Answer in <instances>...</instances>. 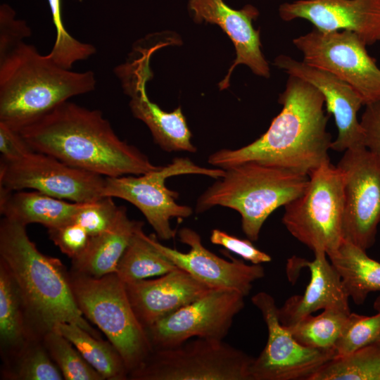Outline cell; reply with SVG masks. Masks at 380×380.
<instances>
[{
  "label": "cell",
  "mask_w": 380,
  "mask_h": 380,
  "mask_svg": "<svg viewBox=\"0 0 380 380\" xmlns=\"http://www.w3.org/2000/svg\"><path fill=\"white\" fill-rule=\"evenodd\" d=\"M278 101L282 109L260 137L239 149L217 151L209 156L208 163L226 170L255 161L309 175L330 162L329 115L324 113V99L319 89L289 75Z\"/></svg>",
  "instance_id": "cell-1"
},
{
  "label": "cell",
  "mask_w": 380,
  "mask_h": 380,
  "mask_svg": "<svg viewBox=\"0 0 380 380\" xmlns=\"http://www.w3.org/2000/svg\"><path fill=\"white\" fill-rule=\"evenodd\" d=\"M18 131L34 151L106 177L140 175L160 167L121 140L99 110L68 101Z\"/></svg>",
  "instance_id": "cell-2"
},
{
  "label": "cell",
  "mask_w": 380,
  "mask_h": 380,
  "mask_svg": "<svg viewBox=\"0 0 380 380\" xmlns=\"http://www.w3.org/2000/svg\"><path fill=\"white\" fill-rule=\"evenodd\" d=\"M0 262L13 277L42 335L57 323L67 322L101 338L78 308L69 272L61 261L40 252L30 239L26 226L6 217L0 222Z\"/></svg>",
  "instance_id": "cell-3"
},
{
  "label": "cell",
  "mask_w": 380,
  "mask_h": 380,
  "mask_svg": "<svg viewBox=\"0 0 380 380\" xmlns=\"http://www.w3.org/2000/svg\"><path fill=\"white\" fill-rule=\"evenodd\" d=\"M96 83L93 71L62 68L22 42L0 57V122L18 131Z\"/></svg>",
  "instance_id": "cell-4"
},
{
  "label": "cell",
  "mask_w": 380,
  "mask_h": 380,
  "mask_svg": "<svg viewBox=\"0 0 380 380\" xmlns=\"http://www.w3.org/2000/svg\"><path fill=\"white\" fill-rule=\"evenodd\" d=\"M224 170V176L199 196L196 211L201 213L217 205L236 210L242 230L251 241L258 239L267 217L300 196L309 181L308 175L255 161Z\"/></svg>",
  "instance_id": "cell-5"
},
{
  "label": "cell",
  "mask_w": 380,
  "mask_h": 380,
  "mask_svg": "<svg viewBox=\"0 0 380 380\" xmlns=\"http://www.w3.org/2000/svg\"><path fill=\"white\" fill-rule=\"evenodd\" d=\"M69 279L78 308L118 350L130 374L153 348L132 310L125 284L116 273L94 277L72 270Z\"/></svg>",
  "instance_id": "cell-6"
},
{
  "label": "cell",
  "mask_w": 380,
  "mask_h": 380,
  "mask_svg": "<svg viewBox=\"0 0 380 380\" xmlns=\"http://www.w3.org/2000/svg\"><path fill=\"white\" fill-rule=\"evenodd\" d=\"M308 175L304 192L284 206L282 222L293 237L313 253L329 255L343 239V176L330 162Z\"/></svg>",
  "instance_id": "cell-7"
},
{
  "label": "cell",
  "mask_w": 380,
  "mask_h": 380,
  "mask_svg": "<svg viewBox=\"0 0 380 380\" xmlns=\"http://www.w3.org/2000/svg\"><path fill=\"white\" fill-rule=\"evenodd\" d=\"M254 358L223 342L196 338L153 349L129 374L133 380H251Z\"/></svg>",
  "instance_id": "cell-8"
},
{
  "label": "cell",
  "mask_w": 380,
  "mask_h": 380,
  "mask_svg": "<svg viewBox=\"0 0 380 380\" xmlns=\"http://www.w3.org/2000/svg\"><path fill=\"white\" fill-rule=\"evenodd\" d=\"M225 170L205 168L186 158H177L166 166L140 175H124L106 177L103 196L119 198L136 206L153 227L157 236L163 240L174 238L176 231L170 226L172 217L186 218L191 215L192 208L178 204V193L165 186L168 177L196 174L220 179Z\"/></svg>",
  "instance_id": "cell-9"
},
{
  "label": "cell",
  "mask_w": 380,
  "mask_h": 380,
  "mask_svg": "<svg viewBox=\"0 0 380 380\" xmlns=\"http://www.w3.org/2000/svg\"><path fill=\"white\" fill-rule=\"evenodd\" d=\"M292 42L302 53L303 62L348 84L364 106L380 101V68L368 53L367 45L354 32L313 28Z\"/></svg>",
  "instance_id": "cell-10"
},
{
  "label": "cell",
  "mask_w": 380,
  "mask_h": 380,
  "mask_svg": "<svg viewBox=\"0 0 380 380\" xmlns=\"http://www.w3.org/2000/svg\"><path fill=\"white\" fill-rule=\"evenodd\" d=\"M105 178L37 151L17 160L0 162V187L34 190L75 203H91L104 197Z\"/></svg>",
  "instance_id": "cell-11"
},
{
  "label": "cell",
  "mask_w": 380,
  "mask_h": 380,
  "mask_svg": "<svg viewBox=\"0 0 380 380\" xmlns=\"http://www.w3.org/2000/svg\"><path fill=\"white\" fill-rule=\"evenodd\" d=\"M343 176V237L367 251L380 223V153L347 149L336 165Z\"/></svg>",
  "instance_id": "cell-12"
},
{
  "label": "cell",
  "mask_w": 380,
  "mask_h": 380,
  "mask_svg": "<svg viewBox=\"0 0 380 380\" xmlns=\"http://www.w3.org/2000/svg\"><path fill=\"white\" fill-rule=\"evenodd\" d=\"M267 329V341L251 367V380H310L334 357V350L305 346L281 324L274 298L259 292L251 298Z\"/></svg>",
  "instance_id": "cell-13"
},
{
  "label": "cell",
  "mask_w": 380,
  "mask_h": 380,
  "mask_svg": "<svg viewBox=\"0 0 380 380\" xmlns=\"http://www.w3.org/2000/svg\"><path fill=\"white\" fill-rule=\"evenodd\" d=\"M244 297L234 290L210 289L146 329L153 348L175 347L191 338L223 340L244 307Z\"/></svg>",
  "instance_id": "cell-14"
},
{
  "label": "cell",
  "mask_w": 380,
  "mask_h": 380,
  "mask_svg": "<svg viewBox=\"0 0 380 380\" xmlns=\"http://www.w3.org/2000/svg\"><path fill=\"white\" fill-rule=\"evenodd\" d=\"M178 235L180 241L190 247L187 253L164 246L156 236L147 235V239L178 268L210 289L234 290L246 296L253 288V283L265 276L261 265H247L224 251L230 258V260H225L210 251L203 245L201 236L190 228L181 229Z\"/></svg>",
  "instance_id": "cell-15"
},
{
  "label": "cell",
  "mask_w": 380,
  "mask_h": 380,
  "mask_svg": "<svg viewBox=\"0 0 380 380\" xmlns=\"http://www.w3.org/2000/svg\"><path fill=\"white\" fill-rule=\"evenodd\" d=\"M156 46L142 50L141 56L118 66L115 73L130 98L129 106L134 116L150 129L154 141L165 151L195 153L191 133L181 108L172 112L162 110L152 102L146 92V83L152 76L149 61Z\"/></svg>",
  "instance_id": "cell-16"
},
{
  "label": "cell",
  "mask_w": 380,
  "mask_h": 380,
  "mask_svg": "<svg viewBox=\"0 0 380 380\" xmlns=\"http://www.w3.org/2000/svg\"><path fill=\"white\" fill-rule=\"evenodd\" d=\"M274 65L289 75L301 78L322 94L327 113L334 116L337 137L332 141L331 149L344 152L347 149L364 146V132L357 119V112L364 106L360 95L346 82L333 74L303 61L280 55Z\"/></svg>",
  "instance_id": "cell-17"
},
{
  "label": "cell",
  "mask_w": 380,
  "mask_h": 380,
  "mask_svg": "<svg viewBox=\"0 0 380 380\" xmlns=\"http://www.w3.org/2000/svg\"><path fill=\"white\" fill-rule=\"evenodd\" d=\"M284 21L303 19L322 32L348 30L367 46L380 42V0H296L281 4Z\"/></svg>",
  "instance_id": "cell-18"
},
{
  "label": "cell",
  "mask_w": 380,
  "mask_h": 380,
  "mask_svg": "<svg viewBox=\"0 0 380 380\" xmlns=\"http://www.w3.org/2000/svg\"><path fill=\"white\" fill-rule=\"evenodd\" d=\"M189 9L194 21L217 25L234 45L236 57L228 74L219 84L220 89L229 87L231 73L239 64L247 65L258 76L270 77V67L260 49V31L253 26V21L259 15L255 6L247 4L235 10L223 0H189Z\"/></svg>",
  "instance_id": "cell-19"
},
{
  "label": "cell",
  "mask_w": 380,
  "mask_h": 380,
  "mask_svg": "<svg viewBox=\"0 0 380 380\" xmlns=\"http://www.w3.org/2000/svg\"><path fill=\"white\" fill-rule=\"evenodd\" d=\"M125 289L132 310L145 329L210 289L179 268L155 279L125 284Z\"/></svg>",
  "instance_id": "cell-20"
},
{
  "label": "cell",
  "mask_w": 380,
  "mask_h": 380,
  "mask_svg": "<svg viewBox=\"0 0 380 380\" xmlns=\"http://www.w3.org/2000/svg\"><path fill=\"white\" fill-rule=\"evenodd\" d=\"M298 267L309 269L310 281L303 295L290 297L281 308H278V317L282 325L291 326L319 310L350 312V298L341 278L324 252H314L312 261L296 257L288 260L287 271Z\"/></svg>",
  "instance_id": "cell-21"
},
{
  "label": "cell",
  "mask_w": 380,
  "mask_h": 380,
  "mask_svg": "<svg viewBox=\"0 0 380 380\" xmlns=\"http://www.w3.org/2000/svg\"><path fill=\"white\" fill-rule=\"evenodd\" d=\"M84 203L66 201L34 190L10 191L0 187L3 217L25 226L37 223L49 229L72 222Z\"/></svg>",
  "instance_id": "cell-22"
},
{
  "label": "cell",
  "mask_w": 380,
  "mask_h": 380,
  "mask_svg": "<svg viewBox=\"0 0 380 380\" xmlns=\"http://www.w3.org/2000/svg\"><path fill=\"white\" fill-rule=\"evenodd\" d=\"M144 224L130 220L125 206H120L117 218L104 232L91 236L85 251L72 260V270L94 277L115 273L117 266L136 231Z\"/></svg>",
  "instance_id": "cell-23"
},
{
  "label": "cell",
  "mask_w": 380,
  "mask_h": 380,
  "mask_svg": "<svg viewBox=\"0 0 380 380\" xmlns=\"http://www.w3.org/2000/svg\"><path fill=\"white\" fill-rule=\"evenodd\" d=\"M42 336L32 323L13 277L0 262V345L2 360L15 354L33 338Z\"/></svg>",
  "instance_id": "cell-24"
},
{
  "label": "cell",
  "mask_w": 380,
  "mask_h": 380,
  "mask_svg": "<svg viewBox=\"0 0 380 380\" xmlns=\"http://www.w3.org/2000/svg\"><path fill=\"white\" fill-rule=\"evenodd\" d=\"M327 257L356 305H362L369 293L380 291V262L370 258L365 250L343 239Z\"/></svg>",
  "instance_id": "cell-25"
},
{
  "label": "cell",
  "mask_w": 380,
  "mask_h": 380,
  "mask_svg": "<svg viewBox=\"0 0 380 380\" xmlns=\"http://www.w3.org/2000/svg\"><path fill=\"white\" fill-rule=\"evenodd\" d=\"M53 329L68 339L83 358L104 379L125 380L129 370L120 353L108 341L93 336L80 327L67 322L57 323Z\"/></svg>",
  "instance_id": "cell-26"
},
{
  "label": "cell",
  "mask_w": 380,
  "mask_h": 380,
  "mask_svg": "<svg viewBox=\"0 0 380 380\" xmlns=\"http://www.w3.org/2000/svg\"><path fill=\"white\" fill-rule=\"evenodd\" d=\"M142 228L136 231L117 266L115 273L125 284L162 276L178 269L152 246Z\"/></svg>",
  "instance_id": "cell-27"
},
{
  "label": "cell",
  "mask_w": 380,
  "mask_h": 380,
  "mask_svg": "<svg viewBox=\"0 0 380 380\" xmlns=\"http://www.w3.org/2000/svg\"><path fill=\"white\" fill-rule=\"evenodd\" d=\"M37 337L21 350L2 360L1 379L7 380H62L60 369L51 359L42 341Z\"/></svg>",
  "instance_id": "cell-28"
},
{
  "label": "cell",
  "mask_w": 380,
  "mask_h": 380,
  "mask_svg": "<svg viewBox=\"0 0 380 380\" xmlns=\"http://www.w3.org/2000/svg\"><path fill=\"white\" fill-rule=\"evenodd\" d=\"M310 380H380V337L348 356L333 358Z\"/></svg>",
  "instance_id": "cell-29"
},
{
  "label": "cell",
  "mask_w": 380,
  "mask_h": 380,
  "mask_svg": "<svg viewBox=\"0 0 380 380\" xmlns=\"http://www.w3.org/2000/svg\"><path fill=\"white\" fill-rule=\"evenodd\" d=\"M350 313L332 309L324 310L318 315H307L286 327L305 346L334 350Z\"/></svg>",
  "instance_id": "cell-30"
},
{
  "label": "cell",
  "mask_w": 380,
  "mask_h": 380,
  "mask_svg": "<svg viewBox=\"0 0 380 380\" xmlns=\"http://www.w3.org/2000/svg\"><path fill=\"white\" fill-rule=\"evenodd\" d=\"M43 343L66 380H103L83 358L75 346L55 329L46 332Z\"/></svg>",
  "instance_id": "cell-31"
},
{
  "label": "cell",
  "mask_w": 380,
  "mask_h": 380,
  "mask_svg": "<svg viewBox=\"0 0 380 380\" xmlns=\"http://www.w3.org/2000/svg\"><path fill=\"white\" fill-rule=\"evenodd\" d=\"M56 29V39L48 56L58 65L71 69L72 65L96 53V48L78 41L68 32L63 22L61 0H47Z\"/></svg>",
  "instance_id": "cell-32"
},
{
  "label": "cell",
  "mask_w": 380,
  "mask_h": 380,
  "mask_svg": "<svg viewBox=\"0 0 380 380\" xmlns=\"http://www.w3.org/2000/svg\"><path fill=\"white\" fill-rule=\"evenodd\" d=\"M371 316L350 312L334 346V357L348 356L380 337V311Z\"/></svg>",
  "instance_id": "cell-33"
},
{
  "label": "cell",
  "mask_w": 380,
  "mask_h": 380,
  "mask_svg": "<svg viewBox=\"0 0 380 380\" xmlns=\"http://www.w3.org/2000/svg\"><path fill=\"white\" fill-rule=\"evenodd\" d=\"M120 206L113 198L104 196L94 202L85 203L76 214L73 222L82 226L94 236L108 229L115 221Z\"/></svg>",
  "instance_id": "cell-34"
},
{
  "label": "cell",
  "mask_w": 380,
  "mask_h": 380,
  "mask_svg": "<svg viewBox=\"0 0 380 380\" xmlns=\"http://www.w3.org/2000/svg\"><path fill=\"white\" fill-rule=\"evenodd\" d=\"M48 234L53 243L72 260L85 251L91 239L87 232L75 222L49 229Z\"/></svg>",
  "instance_id": "cell-35"
},
{
  "label": "cell",
  "mask_w": 380,
  "mask_h": 380,
  "mask_svg": "<svg viewBox=\"0 0 380 380\" xmlns=\"http://www.w3.org/2000/svg\"><path fill=\"white\" fill-rule=\"evenodd\" d=\"M31 35V30L23 20L15 18L14 10L8 4L0 6V57L7 53L24 39Z\"/></svg>",
  "instance_id": "cell-36"
},
{
  "label": "cell",
  "mask_w": 380,
  "mask_h": 380,
  "mask_svg": "<svg viewBox=\"0 0 380 380\" xmlns=\"http://www.w3.org/2000/svg\"><path fill=\"white\" fill-rule=\"evenodd\" d=\"M210 240L212 243L225 248L251 264L261 265L272 260L268 254L257 248L250 239H239L218 229L211 231Z\"/></svg>",
  "instance_id": "cell-37"
},
{
  "label": "cell",
  "mask_w": 380,
  "mask_h": 380,
  "mask_svg": "<svg viewBox=\"0 0 380 380\" xmlns=\"http://www.w3.org/2000/svg\"><path fill=\"white\" fill-rule=\"evenodd\" d=\"M34 151L19 131L0 122L1 160L14 161Z\"/></svg>",
  "instance_id": "cell-38"
},
{
  "label": "cell",
  "mask_w": 380,
  "mask_h": 380,
  "mask_svg": "<svg viewBox=\"0 0 380 380\" xmlns=\"http://www.w3.org/2000/svg\"><path fill=\"white\" fill-rule=\"evenodd\" d=\"M360 124L364 132V146L380 153V101L365 106Z\"/></svg>",
  "instance_id": "cell-39"
},
{
  "label": "cell",
  "mask_w": 380,
  "mask_h": 380,
  "mask_svg": "<svg viewBox=\"0 0 380 380\" xmlns=\"http://www.w3.org/2000/svg\"><path fill=\"white\" fill-rule=\"evenodd\" d=\"M374 308L376 311H380V295L375 299L374 302Z\"/></svg>",
  "instance_id": "cell-40"
}]
</instances>
